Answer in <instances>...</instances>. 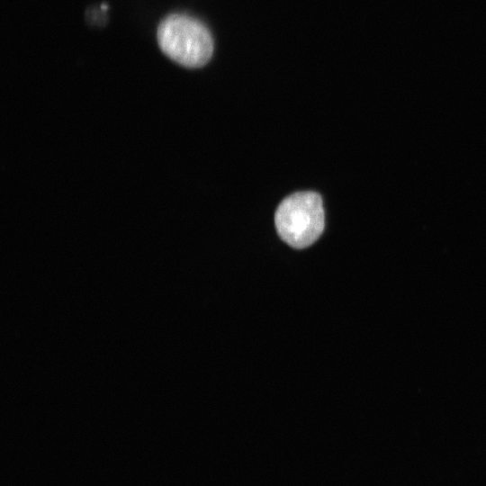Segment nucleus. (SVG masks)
Instances as JSON below:
<instances>
[{
  "label": "nucleus",
  "mask_w": 486,
  "mask_h": 486,
  "mask_svg": "<svg viewBox=\"0 0 486 486\" xmlns=\"http://www.w3.org/2000/svg\"><path fill=\"white\" fill-rule=\"evenodd\" d=\"M157 38L167 57L187 68L204 66L213 53V40L207 27L186 14L165 17L158 27Z\"/></svg>",
  "instance_id": "1"
},
{
  "label": "nucleus",
  "mask_w": 486,
  "mask_h": 486,
  "mask_svg": "<svg viewBox=\"0 0 486 486\" xmlns=\"http://www.w3.org/2000/svg\"><path fill=\"white\" fill-rule=\"evenodd\" d=\"M281 238L295 248L314 243L324 230L321 197L314 192H299L279 204L274 216Z\"/></svg>",
  "instance_id": "2"
}]
</instances>
